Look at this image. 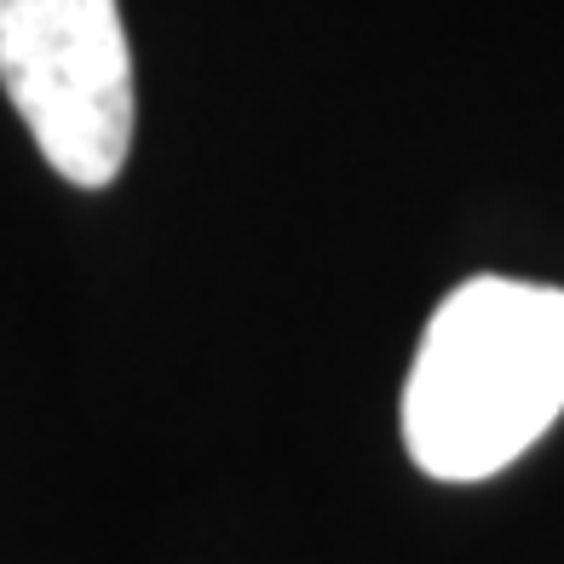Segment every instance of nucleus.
Returning <instances> with one entry per match:
<instances>
[{
	"label": "nucleus",
	"mask_w": 564,
	"mask_h": 564,
	"mask_svg": "<svg viewBox=\"0 0 564 564\" xmlns=\"http://www.w3.org/2000/svg\"><path fill=\"white\" fill-rule=\"evenodd\" d=\"M564 415V289L473 276L432 312L403 380V444L438 484H478Z\"/></svg>",
	"instance_id": "obj_1"
},
{
	"label": "nucleus",
	"mask_w": 564,
	"mask_h": 564,
	"mask_svg": "<svg viewBox=\"0 0 564 564\" xmlns=\"http://www.w3.org/2000/svg\"><path fill=\"white\" fill-rule=\"evenodd\" d=\"M0 87L75 191H105L133 150V46L116 0H0Z\"/></svg>",
	"instance_id": "obj_2"
}]
</instances>
